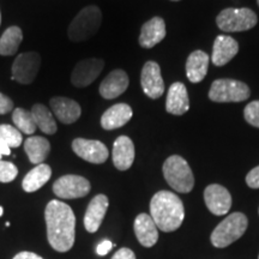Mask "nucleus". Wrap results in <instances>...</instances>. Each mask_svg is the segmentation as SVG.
Here are the masks:
<instances>
[{
  "instance_id": "a211bd4d",
  "label": "nucleus",
  "mask_w": 259,
  "mask_h": 259,
  "mask_svg": "<svg viewBox=\"0 0 259 259\" xmlns=\"http://www.w3.org/2000/svg\"><path fill=\"white\" fill-rule=\"evenodd\" d=\"M113 163L116 169L127 170L135 161V145L127 136H120L113 144Z\"/></svg>"
},
{
  "instance_id": "f8f14e48",
  "label": "nucleus",
  "mask_w": 259,
  "mask_h": 259,
  "mask_svg": "<svg viewBox=\"0 0 259 259\" xmlns=\"http://www.w3.org/2000/svg\"><path fill=\"white\" fill-rule=\"evenodd\" d=\"M141 85L145 95L156 100L164 93V83L161 76L160 65L155 61L144 64L141 73Z\"/></svg>"
},
{
  "instance_id": "9b49d317",
  "label": "nucleus",
  "mask_w": 259,
  "mask_h": 259,
  "mask_svg": "<svg viewBox=\"0 0 259 259\" xmlns=\"http://www.w3.org/2000/svg\"><path fill=\"white\" fill-rule=\"evenodd\" d=\"M103 67H105V61L97 58L79 61L74 66L71 74V82L77 88H85L100 76Z\"/></svg>"
},
{
  "instance_id": "37998d69",
  "label": "nucleus",
  "mask_w": 259,
  "mask_h": 259,
  "mask_svg": "<svg viewBox=\"0 0 259 259\" xmlns=\"http://www.w3.org/2000/svg\"><path fill=\"white\" fill-rule=\"evenodd\" d=\"M258 259H259V257H258Z\"/></svg>"
},
{
  "instance_id": "473e14b6",
  "label": "nucleus",
  "mask_w": 259,
  "mask_h": 259,
  "mask_svg": "<svg viewBox=\"0 0 259 259\" xmlns=\"http://www.w3.org/2000/svg\"><path fill=\"white\" fill-rule=\"evenodd\" d=\"M14 109V102L12 100L4 94L0 93V114H6Z\"/></svg>"
},
{
  "instance_id": "6ab92c4d",
  "label": "nucleus",
  "mask_w": 259,
  "mask_h": 259,
  "mask_svg": "<svg viewBox=\"0 0 259 259\" xmlns=\"http://www.w3.org/2000/svg\"><path fill=\"white\" fill-rule=\"evenodd\" d=\"M190 109V99L186 87L176 82L169 87L166 100V111L173 115H183Z\"/></svg>"
},
{
  "instance_id": "f257e3e1",
  "label": "nucleus",
  "mask_w": 259,
  "mask_h": 259,
  "mask_svg": "<svg viewBox=\"0 0 259 259\" xmlns=\"http://www.w3.org/2000/svg\"><path fill=\"white\" fill-rule=\"evenodd\" d=\"M50 245L58 252L72 248L76 233V218L72 209L60 200H51L45 210Z\"/></svg>"
},
{
  "instance_id": "0eeeda50",
  "label": "nucleus",
  "mask_w": 259,
  "mask_h": 259,
  "mask_svg": "<svg viewBox=\"0 0 259 259\" xmlns=\"http://www.w3.org/2000/svg\"><path fill=\"white\" fill-rule=\"evenodd\" d=\"M251 95L247 84L240 80L221 78L213 80L209 90V99L213 102H241Z\"/></svg>"
},
{
  "instance_id": "c756f323",
  "label": "nucleus",
  "mask_w": 259,
  "mask_h": 259,
  "mask_svg": "<svg viewBox=\"0 0 259 259\" xmlns=\"http://www.w3.org/2000/svg\"><path fill=\"white\" fill-rule=\"evenodd\" d=\"M18 174L17 167L12 162L0 160V183H11Z\"/></svg>"
},
{
  "instance_id": "4c0bfd02",
  "label": "nucleus",
  "mask_w": 259,
  "mask_h": 259,
  "mask_svg": "<svg viewBox=\"0 0 259 259\" xmlns=\"http://www.w3.org/2000/svg\"><path fill=\"white\" fill-rule=\"evenodd\" d=\"M3 213H4V209H3V206H0V216H3Z\"/></svg>"
},
{
  "instance_id": "412c9836",
  "label": "nucleus",
  "mask_w": 259,
  "mask_h": 259,
  "mask_svg": "<svg viewBox=\"0 0 259 259\" xmlns=\"http://www.w3.org/2000/svg\"><path fill=\"white\" fill-rule=\"evenodd\" d=\"M164 37H166V23L163 18L154 17L142 27L139 45L143 48H153Z\"/></svg>"
},
{
  "instance_id": "b1692460",
  "label": "nucleus",
  "mask_w": 259,
  "mask_h": 259,
  "mask_svg": "<svg viewBox=\"0 0 259 259\" xmlns=\"http://www.w3.org/2000/svg\"><path fill=\"white\" fill-rule=\"evenodd\" d=\"M24 150L29 160L34 164H41L46 160L51 151V144L46 138L32 136L24 142Z\"/></svg>"
},
{
  "instance_id": "58836bf2",
  "label": "nucleus",
  "mask_w": 259,
  "mask_h": 259,
  "mask_svg": "<svg viewBox=\"0 0 259 259\" xmlns=\"http://www.w3.org/2000/svg\"><path fill=\"white\" fill-rule=\"evenodd\" d=\"M0 23H2V15H0Z\"/></svg>"
},
{
  "instance_id": "79ce46f5",
  "label": "nucleus",
  "mask_w": 259,
  "mask_h": 259,
  "mask_svg": "<svg viewBox=\"0 0 259 259\" xmlns=\"http://www.w3.org/2000/svg\"><path fill=\"white\" fill-rule=\"evenodd\" d=\"M257 3H258V5H259V0H257Z\"/></svg>"
},
{
  "instance_id": "393cba45",
  "label": "nucleus",
  "mask_w": 259,
  "mask_h": 259,
  "mask_svg": "<svg viewBox=\"0 0 259 259\" xmlns=\"http://www.w3.org/2000/svg\"><path fill=\"white\" fill-rule=\"evenodd\" d=\"M51 177L52 169L48 164H37L24 177L23 181H22V186H23L25 192H35V191L40 190L45 184H47Z\"/></svg>"
},
{
  "instance_id": "ddd939ff",
  "label": "nucleus",
  "mask_w": 259,
  "mask_h": 259,
  "mask_svg": "<svg viewBox=\"0 0 259 259\" xmlns=\"http://www.w3.org/2000/svg\"><path fill=\"white\" fill-rule=\"evenodd\" d=\"M204 200L209 211L216 216L226 215L231 210L232 196L226 187L211 184L204 191Z\"/></svg>"
},
{
  "instance_id": "1a4fd4ad",
  "label": "nucleus",
  "mask_w": 259,
  "mask_h": 259,
  "mask_svg": "<svg viewBox=\"0 0 259 259\" xmlns=\"http://www.w3.org/2000/svg\"><path fill=\"white\" fill-rule=\"evenodd\" d=\"M92 185L85 178L79 176H64L53 184V192L63 199H74L85 197L90 192Z\"/></svg>"
},
{
  "instance_id": "c9c22d12",
  "label": "nucleus",
  "mask_w": 259,
  "mask_h": 259,
  "mask_svg": "<svg viewBox=\"0 0 259 259\" xmlns=\"http://www.w3.org/2000/svg\"><path fill=\"white\" fill-rule=\"evenodd\" d=\"M14 259H44L40 255H37L36 253H32V252H21V253L16 254Z\"/></svg>"
},
{
  "instance_id": "f704fd0d",
  "label": "nucleus",
  "mask_w": 259,
  "mask_h": 259,
  "mask_svg": "<svg viewBox=\"0 0 259 259\" xmlns=\"http://www.w3.org/2000/svg\"><path fill=\"white\" fill-rule=\"evenodd\" d=\"M113 248V242L109 240H103L97 245L96 247V253L99 255H106Z\"/></svg>"
},
{
  "instance_id": "7c9ffc66",
  "label": "nucleus",
  "mask_w": 259,
  "mask_h": 259,
  "mask_svg": "<svg viewBox=\"0 0 259 259\" xmlns=\"http://www.w3.org/2000/svg\"><path fill=\"white\" fill-rule=\"evenodd\" d=\"M245 120L248 124L259 128V101H252L245 107L244 111Z\"/></svg>"
},
{
  "instance_id": "a19ab883",
  "label": "nucleus",
  "mask_w": 259,
  "mask_h": 259,
  "mask_svg": "<svg viewBox=\"0 0 259 259\" xmlns=\"http://www.w3.org/2000/svg\"><path fill=\"white\" fill-rule=\"evenodd\" d=\"M0 160H2V155H0Z\"/></svg>"
},
{
  "instance_id": "2f4dec72",
  "label": "nucleus",
  "mask_w": 259,
  "mask_h": 259,
  "mask_svg": "<svg viewBox=\"0 0 259 259\" xmlns=\"http://www.w3.org/2000/svg\"><path fill=\"white\" fill-rule=\"evenodd\" d=\"M246 184L251 189H259V166L248 171L246 177Z\"/></svg>"
},
{
  "instance_id": "6e6552de",
  "label": "nucleus",
  "mask_w": 259,
  "mask_h": 259,
  "mask_svg": "<svg viewBox=\"0 0 259 259\" xmlns=\"http://www.w3.org/2000/svg\"><path fill=\"white\" fill-rule=\"evenodd\" d=\"M41 57L36 52L22 53L12 64V79L21 84H31L37 77Z\"/></svg>"
},
{
  "instance_id": "bb28decb",
  "label": "nucleus",
  "mask_w": 259,
  "mask_h": 259,
  "mask_svg": "<svg viewBox=\"0 0 259 259\" xmlns=\"http://www.w3.org/2000/svg\"><path fill=\"white\" fill-rule=\"evenodd\" d=\"M23 40V32L18 27H10L0 37V54L2 56H12L18 51L19 45Z\"/></svg>"
},
{
  "instance_id": "5701e85b",
  "label": "nucleus",
  "mask_w": 259,
  "mask_h": 259,
  "mask_svg": "<svg viewBox=\"0 0 259 259\" xmlns=\"http://www.w3.org/2000/svg\"><path fill=\"white\" fill-rule=\"evenodd\" d=\"M210 58L205 52L194 51L186 60V76L191 83H200L208 73Z\"/></svg>"
},
{
  "instance_id": "9d476101",
  "label": "nucleus",
  "mask_w": 259,
  "mask_h": 259,
  "mask_svg": "<svg viewBox=\"0 0 259 259\" xmlns=\"http://www.w3.org/2000/svg\"><path fill=\"white\" fill-rule=\"evenodd\" d=\"M72 150L80 158L95 164L103 163L109 156V151L106 145L95 139L76 138L72 142Z\"/></svg>"
},
{
  "instance_id": "423d86ee",
  "label": "nucleus",
  "mask_w": 259,
  "mask_h": 259,
  "mask_svg": "<svg viewBox=\"0 0 259 259\" xmlns=\"http://www.w3.org/2000/svg\"><path fill=\"white\" fill-rule=\"evenodd\" d=\"M258 17L251 9L229 8L222 10L216 17V24L226 32L246 31L257 25Z\"/></svg>"
},
{
  "instance_id": "aec40b11",
  "label": "nucleus",
  "mask_w": 259,
  "mask_h": 259,
  "mask_svg": "<svg viewBox=\"0 0 259 259\" xmlns=\"http://www.w3.org/2000/svg\"><path fill=\"white\" fill-rule=\"evenodd\" d=\"M135 233L138 241L144 247H153L158 240V228L148 213H139L135 220Z\"/></svg>"
},
{
  "instance_id": "c85d7f7f",
  "label": "nucleus",
  "mask_w": 259,
  "mask_h": 259,
  "mask_svg": "<svg viewBox=\"0 0 259 259\" xmlns=\"http://www.w3.org/2000/svg\"><path fill=\"white\" fill-rule=\"evenodd\" d=\"M0 139L4 141L10 148H18L23 142L21 132L14 126L8 124L0 125Z\"/></svg>"
},
{
  "instance_id": "f3484780",
  "label": "nucleus",
  "mask_w": 259,
  "mask_h": 259,
  "mask_svg": "<svg viewBox=\"0 0 259 259\" xmlns=\"http://www.w3.org/2000/svg\"><path fill=\"white\" fill-rule=\"evenodd\" d=\"M50 105L58 120L66 125L78 120L82 113L78 103L69 97H53L50 101Z\"/></svg>"
},
{
  "instance_id": "ea45409f",
  "label": "nucleus",
  "mask_w": 259,
  "mask_h": 259,
  "mask_svg": "<svg viewBox=\"0 0 259 259\" xmlns=\"http://www.w3.org/2000/svg\"><path fill=\"white\" fill-rule=\"evenodd\" d=\"M171 2H179V0H171Z\"/></svg>"
},
{
  "instance_id": "cd10ccee",
  "label": "nucleus",
  "mask_w": 259,
  "mask_h": 259,
  "mask_svg": "<svg viewBox=\"0 0 259 259\" xmlns=\"http://www.w3.org/2000/svg\"><path fill=\"white\" fill-rule=\"evenodd\" d=\"M12 121L21 134L32 135L37 127L31 111H25L23 108H16L12 112Z\"/></svg>"
},
{
  "instance_id": "7ed1b4c3",
  "label": "nucleus",
  "mask_w": 259,
  "mask_h": 259,
  "mask_svg": "<svg viewBox=\"0 0 259 259\" xmlns=\"http://www.w3.org/2000/svg\"><path fill=\"white\" fill-rule=\"evenodd\" d=\"M163 177L171 189L180 193H189L194 186V177L189 163L179 155H171L164 161Z\"/></svg>"
},
{
  "instance_id": "dca6fc26",
  "label": "nucleus",
  "mask_w": 259,
  "mask_h": 259,
  "mask_svg": "<svg viewBox=\"0 0 259 259\" xmlns=\"http://www.w3.org/2000/svg\"><path fill=\"white\" fill-rule=\"evenodd\" d=\"M239 52V45L232 36L219 35L213 41L212 64L216 66H225L234 58Z\"/></svg>"
},
{
  "instance_id": "20e7f679",
  "label": "nucleus",
  "mask_w": 259,
  "mask_h": 259,
  "mask_svg": "<svg viewBox=\"0 0 259 259\" xmlns=\"http://www.w3.org/2000/svg\"><path fill=\"white\" fill-rule=\"evenodd\" d=\"M101 23V10L94 5L87 6L71 22L67 35L73 42L87 41L96 34Z\"/></svg>"
},
{
  "instance_id": "4be33fe9",
  "label": "nucleus",
  "mask_w": 259,
  "mask_h": 259,
  "mask_svg": "<svg viewBox=\"0 0 259 259\" xmlns=\"http://www.w3.org/2000/svg\"><path fill=\"white\" fill-rule=\"evenodd\" d=\"M132 114H134L132 108L126 103H118V105L112 106L101 116L102 128L112 131V130L122 127L130 121Z\"/></svg>"
},
{
  "instance_id": "72a5a7b5",
  "label": "nucleus",
  "mask_w": 259,
  "mask_h": 259,
  "mask_svg": "<svg viewBox=\"0 0 259 259\" xmlns=\"http://www.w3.org/2000/svg\"><path fill=\"white\" fill-rule=\"evenodd\" d=\"M112 259H136V255L134 251H131L130 248H120L118 252H115V254L113 255Z\"/></svg>"
},
{
  "instance_id": "39448f33",
  "label": "nucleus",
  "mask_w": 259,
  "mask_h": 259,
  "mask_svg": "<svg viewBox=\"0 0 259 259\" xmlns=\"http://www.w3.org/2000/svg\"><path fill=\"white\" fill-rule=\"evenodd\" d=\"M247 218L242 212H233L213 229L210 236L211 244L223 248L240 239L247 229Z\"/></svg>"
},
{
  "instance_id": "2eb2a0df",
  "label": "nucleus",
  "mask_w": 259,
  "mask_h": 259,
  "mask_svg": "<svg viewBox=\"0 0 259 259\" xmlns=\"http://www.w3.org/2000/svg\"><path fill=\"white\" fill-rule=\"evenodd\" d=\"M109 202L105 194H97L90 200L85 215H84V226L89 233H95L100 228L108 209Z\"/></svg>"
},
{
  "instance_id": "f03ea898",
  "label": "nucleus",
  "mask_w": 259,
  "mask_h": 259,
  "mask_svg": "<svg viewBox=\"0 0 259 259\" xmlns=\"http://www.w3.org/2000/svg\"><path fill=\"white\" fill-rule=\"evenodd\" d=\"M150 216L162 232H174L185 219L184 204L170 191H158L151 198Z\"/></svg>"
},
{
  "instance_id": "4468645a",
  "label": "nucleus",
  "mask_w": 259,
  "mask_h": 259,
  "mask_svg": "<svg viewBox=\"0 0 259 259\" xmlns=\"http://www.w3.org/2000/svg\"><path fill=\"white\" fill-rule=\"evenodd\" d=\"M128 76L124 70L118 69L112 71L100 84V95L106 100L116 99L126 92V89L128 88Z\"/></svg>"
},
{
  "instance_id": "a878e982",
  "label": "nucleus",
  "mask_w": 259,
  "mask_h": 259,
  "mask_svg": "<svg viewBox=\"0 0 259 259\" xmlns=\"http://www.w3.org/2000/svg\"><path fill=\"white\" fill-rule=\"evenodd\" d=\"M31 113L32 116H34L35 122H36V126L44 134H56L58 130L57 122L54 120V116L52 114V112L46 106L41 105V103H36V105L32 106Z\"/></svg>"
},
{
  "instance_id": "e433bc0d",
  "label": "nucleus",
  "mask_w": 259,
  "mask_h": 259,
  "mask_svg": "<svg viewBox=\"0 0 259 259\" xmlns=\"http://www.w3.org/2000/svg\"><path fill=\"white\" fill-rule=\"evenodd\" d=\"M11 154V150H10V147L5 143L4 141L0 139V155H10Z\"/></svg>"
}]
</instances>
